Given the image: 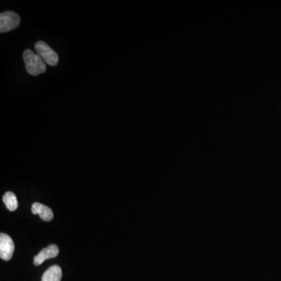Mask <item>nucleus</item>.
I'll return each instance as SVG.
<instances>
[{"instance_id": "nucleus-1", "label": "nucleus", "mask_w": 281, "mask_h": 281, "mask_svg": "<svg viewBox=\"0 0 281 281\" xmlns=\"http://www.w3.org/2000/svg\"><path fill=\"white\" fill-rule=\"evenodd\" d=\"M27 72L33 76H37L46 71V65L41 56L31 49H26L23 53Z\"/></svg>"}, {"instance_id": "nucleus-2", "label": "nucleus", "mask_w": 281, "mask_h": 281, "mask_svg": "<svg viewBox=\"0 0 281 281\" xmlns=\"http://www.w3.org/2000/svg\"><path fill=\"white\" fill-rule=\"evenodd\" d=\"M35 50L37 54L41 56L45 64L51 67H55L59 62L58 54L49 45L42 41H38L35 44Z\"/></svg>"}, {"instance_id": "nucleus-3", "label": "nucleus", "mask_w": 281, "mask_h": 281, "mask_svg": "<svg viewBox=\"0 0 281 281\" xmlns=\"http://www.w3.org/2000/svg\"><path fill=\"white\" fill-rule=\"evenodd\" d=\"M21 23V17L15 12L6 11L0 14V32L6 33L17 28Z\"/></svg>"}, {"instance_id": "nucleus-4", "label": "nucleus", "mask_w": 281, "mask_h": 281, "mask_svg": "<svg viewBox=\"0 0 281 281\" xmlns=\"http://www.w3.org/2000/svg\"><path fill=\"white\" fill-rule=\"evenodd\" d=\"M15 249L12 238L7 234H0V257L5 261H9L13 257Z\"/></svg>"}, {"instance_id": "nucleus-5", "label": "nucleus", "mask_w": 281, "mask_h": 281, "mask_svg": "<svg viewBox=\"0 0 281 281\" xmlns=\"http://www.w3.org/2000/svg\"><path fill=\"white\" fill-rule=\"evenodd\" d=\"M59 247L56 245H50L47 247H45L41 250L37 255L34 258L35 266H40L42 264L45 260L49 259H53L58 256Z\"/></svg>"}, {"instance_id": "nucleus-6", "label": "nucleus", "mask_w": 281, "mask_h": 281, "mask_svg": "<svg viewBox=\"0 0 281 281\" xmlns=\"http://www.w3.org/2000/svg\"><path fill=\"white\" fill-rule=\"evenodd\" d=\"M32 212L35 215H39L44 221L49 222L53 219V210L41 203H35L32 205Z\"/></svg>"}, {"instance_id": "nucleus-7", "label": "nucleus", "mask_w": 281, "mask_h": 281, "mask_svg": "<svg viewBox=\"0 0 281 281\" xmlns=\"http://www.w3.org/2000/svg\"><path fill=\"white\" fill-rule=\"evenodd\" d=\"M62 276V270L60 266L54 265L44 273L41 281H61Z\"/></svg>"}, {"instance_id": "nucleus-8", "label": "nucleus", "mask_w": 281, "mask_h": 281, "mask_svg": "<svg viewBox=\"0 0 281 281\" xmlns=\"http://www.w3.org/2000/svg\"><path fill=\"white\" fill-rule=\"evenodd\" d=\"M2 201L8 210L10 212L16 211L18 208L17 196L11 191H7L2 197Z\"/></svg>"}]
</instances>
